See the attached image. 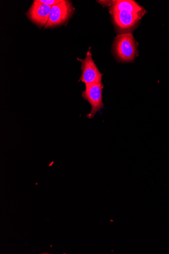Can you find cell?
Returning <instances> with one entry per match:
<instances>
[{
  "label": "cell",
  "mask_w": 169,
  "mask_h": 254,
  "mask_svg": "<svg viewBox=\"0 0 169 254\" xmlns=\"http://www.w3.org/2000/svg\"><path fill=\"white\" fill-rule=\"evenodd\" d=\"M116 26L122 30L130 29L135 26L143 16L142 15L122 11L112 14Z\"/></svg>",
  "instance_id": "obj_6"
},
{
  "label": "cell",
  "mask_w": 169,
  "mask_h": 254,
  "mask_svg": "<svg viewBox=\"0 0 169 254\" xmlns=\"http://www.w3.org/2000/svg\"><path fill=\"white\" fill-rule=\"evenodd\" d=\"M110 11L112 14L125 11L136 13L142 15L146 12V11H145L141 6L138 5L136 2L134 1H128V0L113 1Z\"/></svg>",
  "instance_id": "obj_7"
},
{
  "label": "cell",
  "mask_w": 169,
  "mask_h": 254,
  "mask_svg": "<svg viewBox=\"0 0 169 254\" xmlns=\"http://www.w3.org/2000/svg\"><path fill=\"white\" fill-rule=\"evenodd\" d=\"M38 2L51 7L58 4L62 2L60 0H38Z\"/></svg>",
  "instance_id": "obj_8"
},
{
  "label": "cell",
  "mask_w": 169,
  "mask_h": 254,
  "mask_svg": "<svg viewBox=\"0 0 169 254\" xmlns=\"http://www.w3.org/2000/svg\"><path fill=\"white\" fill-rule=\"evenodd\" d=\"M52 7L35 1L27 12L29 18L41 27L46 26L49 19Z\"/></svg>",
  "instance_id": "obj_5"
},
{
  "label": "cell",
  "mask_w": 169,
  "mask_h": 254,
  "mask_svg": "<svg viewBox=\"0 0 169 254\" xmlns=\"http://www.w3.org/2000/svg\"><path fill=\"white\" fill-rule=\"evenodd\" d=\"M74 11L73 6L68 1H62L60 3L53 6L45 28H50L63 24L70 17Z\"/></svg>",
  "instance_id": "obj_3"
},
{
  "label": "cell",
  "mask_w": 169,
  "mask_h": 254,
  "mask_svg": "<svg viewBox=\"0 0 169 254\" xmlns=\"http://www.w3.org/2000/svg\"><path fill=\"white\" fill-rule=\"evenodd\" d=\"M82 63V76L80 80L85 84L102 83V74L92 58L90 51L87 52L84 60H80Z\"/></svg>",
  "instance_id": "obj_4"
},
{
  "label": "cell",
  "mask_w": 169,
  "mask_h": 254,
  "mask_svg": "<svg viewBox=\"0 0 169 254\" xmlns=\"http://www.w3.org/2000/svg\"><path fill=\"white\" fill-rule=\"evenodd\" d=\"M104 85L102 83L86 84V89L82 92V97L87 101L91 106V110L87 115V118L93 119L96 113L104 107L103 101V89Z\"/></svg>",
  "instance_id": "obj_2"
},
{
  "label": "cell",
  "mask_w": 169,
  "mask_h": 254,
  "mask_svg": "<svg viewBox=\"0 0 169 254\" xmlns=\"http://www.w3.org/2000/svg\"><path fill=\"white\" fill-rule=\"evenodd\" d=\"M136 46V43L131 33L119 35L115 39L114 52L120 61L132 62L137 54Z\"/></svg>",
  "instance_id": "obj_1"
}]
</instances>
